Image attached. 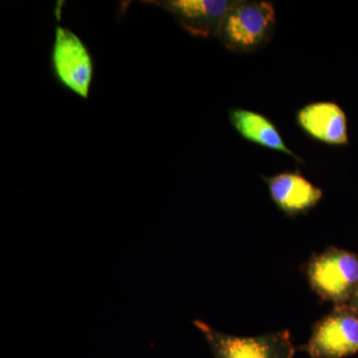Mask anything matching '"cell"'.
Masks as SVG:
<instances>
[{"label":"cell","instance_id":"ba28073f","mask_svg":"<svg viewBox=\"0 0 358 358\" xmlns=\"http://www.w3.org/2000/svg\"><path fill=\"white\" fill-rule=\"evenodd\" d=\"M235 1L230 0H169L162 7L192 36H218L224 18Z\"/></svg>","mask_w":358,"mask_h":358},{"label":"cell","instance_id":"8992f818","mask_svg":"<svg viewBox=\"0 0 358 358\" xmlns=\"http://www.w3.org/2000/svg\"><path fill=\"white\" fill-rule=\"evenodd\" d=\"M262 178L267 185L272 201L289 218L307 214L324 196L319 186L313 185L299 169Z\"/></svg>","mask_w":358,"mask_h":358},{"label":"cell","instance_id":"52a82bcc","mask_svg":"<svg viewBox=\"0 0 358 358\" xmlns=\"http://www.w3.org/2000/svg\"><path fill=\"white\" fill-rule=\"evenodd\" d=\"M299 128L313 140L331 147L350 143L348 117L343 108L331 101H320L303 106L296 113Z\"/></svg>","mask_w":358,"mask_h":358},{"label":"cell","instance_id":"277c9868","mask_svg":"<svg viewBox=\"0 0 358 358\" xmlns=\"http://www.w3.org/2000/svg\"><path fill=\"white\" fill-rule=\"evenodd\" d=\"M193 324L206 339L215 358H294L289 331L238 336L221 333L203 320H194Z\"/></svg>","mask_w":358,"mask_h":358},{"label":"cell","instance_id":"6da1fadb","mask_svg":"<svg viewBox=\"0 0 358 358\" xmlns=\"http://www.w3.org/2000/svg\"><path fill=\"white\" fill-rule=\"evenodd\" d=\"M305 270L310 289L322 301L350 305L358 288V254L331 246L313 254Z\"/></svg>","mask_w":358,"mask_h":358},{"label":"cell","instance_id":"7a4b0ae2","mask_svg":"<svg viewBox=\"0 0 358 358\" xmlns=\"http://www.w3.org/2000/svg\"><path fill=\"white\" fill-rule=\"evenodd\" d=\"M275 24V11L268 1H235L218 33L221 43L237 53H254L268 43Z\"/></svg>","mask_w":358,"mask_h":358},{"label":"cell","instance_id":"30bf717a","mask_svg":"<svg viewBox=\"0 0 358 358\" xmlns=\"http://www.w3.org/2000/svg\"><path fill=\"white\" fill-rule=\"evenodd\" d=\"M352 307L355 308V310H358V288L355 292V296H353L352 301L350 303Z\"/></svg>","mask_w":358,"mask_h":358},{"label":"cell","instance_id":"9c48e42d","mask_svg":"<svg viewBox=\"0 0 358 358\" xmlns=\"http://www.w3.org/2000/svg\"><path fill=\"white\" fill-rule=\"evenodd\" d=\"M229 120L233 128L245 141L282 152L298 164H303V160L286 145L279 129L266 115L255 110L233 108L229 110Z\"/></svg>","mask_w":358,"mask_h":358},{"label":"cell","instance_id":"5b68a950","mask_svg":"<svg viewBox=\"0 0 358 358\" xmlns=\"http://www.w3.org/2000/svg\"><path fill=\"white\" fill-rule=\"evenodd\" d=\"M52 67L63 86L81 98H88L93 80V60L81 39L69 29H56Z\"/></svg>","mask_w":358,"mask_h":358},{"label":"cell","instance_id":"3957f363","mask_svg":"<svg viewBox=\"0 0 358 358\" xmlns=\"http://www.w3.org/2000/svg\"><path fill=\"white\" fill-rule=\"evenodd\" d=\"M301 350L312 358H345L358 353V310L350 305L334 306L313 324Z\"/></svg>","mask_w":358,"mask_h":358}]
</instances>
